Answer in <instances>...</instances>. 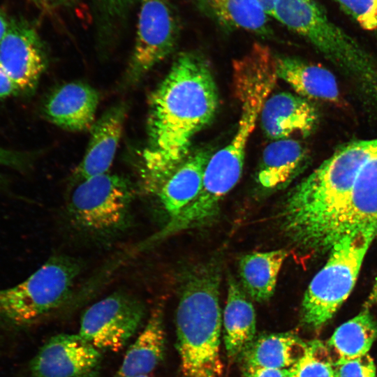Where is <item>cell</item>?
Segmentation results:
<instances>
[{
    "label": "cell",
    "instance_id": "obj_1",
    "mask_svg": "<svg viewBox=\"0 0 377 377\" xmlns=\"http://www.w3.org/2000/svg\"><path fill=\"white\" fill-rule=\"evenodd\" d=\"M218 106L217 87L206 60L197 53L180 54L150 97L142 154L147 192L156 194L186 158L193 138L213 119Z\"/></svg>",
    "mask_w": 377,
    "mask_h": 377
},
{
    "label": "cell",
    "instance_id": "obj_2",
    "mask_svg": "<svg viewBox=\"0 0 377 377\" xmlns=\"http://www.w3.org/2000/svg\"><path fill=\"white\" fill-rule=\"evenodd\" d=\"M376 144L375 138L343 145L288 193L281 226L298 249L310 254L327 252L329 236Z\"/></svg>",
    "mask_w": 377,
    "mask_h": 377
},
{
    "label": "cell",
    "instance_id": "obj_3",
    "mask_svg": "<svg viewBox=\"0 0 377 377\" xmlns=\"http://www.w3.org/2000/svg\"><path fill=\"white\" fill-rule=\"evenodd\" d=\"M277 79L276 57L265 45L255 43L248 53L234 61L233 86L240 105L238 126L230 142L207 163L198 196L202 205L220 206L239 182L248 142Z\"/></svg>",
    "mask_w": 377,
    "mask_h": 377
},
{
    "label": "cell",
    "instance_id": "obj_4",
    "mask_svg": "<svg viewBox=\"0 0 377 377\" xmlns=\"http://www.w3.org/2000/svg\"><path fill=\"white\" fill-rule=\"evenodd\" d=\"M220 284L216 262L196 265L182 279L175 318L182 377H223Z\"/></svg>",
    "mask_w": 377,
    "mask_h": 377
},
{
    "label": "cell",
    "instance_id": "obj_5",
    "mask_svg": "<svg viewBox=\"0 0 377 377\" xmlns=\"http://www.w3.org/2000/svg\"><path fill=\"white\" fill-rule=\"evenodd\" d=\"M271 16L304 38L377 108V61L313 0H276Z\"/></svg>",
    "mask_w": 377,
    "mask_h": 377
},
{
    "label": "cell",
    "instance_id": "obj_6",
    "mask_svg": "<svg viewBox=\"0 0 377 377\" xmlns=\"http://www.w3.org/2000/svg\"><path fill=\"white\" fill-rule=\"evenodd\" d=\"M376 237V229H362L332 246L326 263L304 293L301 320L305 326L319 330L334 316L353 290L366 253Z\"/></svg>",
    "mask_w": 377,
    "mask_h": 377
},
{
    "label": "cell",
    "instance_id": "obj_7",
    "mask_svg": "<svg viewBox=\"0 0 377 377\" xmlns=\"http://www.w3.org/2000/svg\"><path fill=\"white\" fill-rule=\"evenodd\" d=\"M80 271V264L71 257L52 256L24 281L0 289V320L24 326L60 307Z\"/></svg>",
    "mask_w": 377,
    "mask_h": 377
},
{
    "label": "cell",
    "instance_id": "obj_8",
    "mask_svg": "<svg viewBox=\"0 0 377 377\" xmlns=\"http://www.w3.org/2000/svg\"><path fill=\"white\" fill-rule=\"evenodd\" d=\"M134 190L125 177L106 172L84 179L73 190L68 212L80 230L105 235L124 228Z\"/></svg>",
    "mask_w": 377,
    "mask_h": 377
},
{
    "label": "cell",
    "instance_id": "obj_9",
    "mask_svg": "<svg viewBox=\"0 0 377 377\" xmlns=\"http://www.w3.org/2000/svg\"><path fill=\"white\" fill-rule=\"evenodd\" d=\"M145 305L124 292H115L82 314L78 334L98 350L116 352L133 337L145 317Z\"/></svg>",
    "mask_w": 377,
    "mask_h": 377
},
{
    "label": "cell",
    "instance_id": "obj_10",
    "mask_svg": "<svg viewBox=\"0 0 377 377\" xmlns=\"http://www.w3.org/2000/svg\"><path fill=\"white\" fill-rule=\"evenodd\" d=\"M179 31V20L168 0H142L128 81L138 82L165 59L175 48Z\"/></svg>",
    "mask_w": 377,
    "mask_h": 377
},
{
    "label": "cell",
    "instance_id": "obj_11",
    "mask_svg": "<svg viewBox=\"0 0 377 377\" xmlns=\"http://www.w3.org/2000/svg\"><path fill=\"white\" fill-rule=\"evenodd\" d=\"M0 63L20 93L33 92L45 71L47 57L36 29L25 20H10L8 32L0 43Z\"/></svg>",
    "mask_w": 377,
    "mask_h": 377
},
{
    "label": "cell",
    "instance_id": "obj_12",
    "mask_svg": "<svg viewBox=\"0 0 377 377\" xmlns=\"http://www.w3.org/2000/svg\"><path fill=\"white\" fill-rule=\"evenodd\" d=\"M99 350L78 334H60L45 343L30 364L32 377H100Z\"/></svg>",
    "mask_w": 377,
    "mask_h": 377
},
{
    "label": "cell",
    "instance_id": "obj_13",
    "mask_svg": "<svg viewBox=\"0 0 377 377\" xmlns=\"http://www.w3.org/2000/svg\"><path fill=\"white\" fill-rule=\"evenodd\" d=\"M369 228L377 230V144L362 166L351 194L329 236L327 251L343 236Z\"/></svg>",
    "mask_w": 377,
    "mask_h": 377
},
{
    "label": "cell",
    "instance_id": "obj_14",
    "mask_svg": "<svg viewBox=\"0 0 377 377\" xmlns=\"http://www.w3.org/2000/svg\"><path fill=\"white\" fill-rule=\"evenodd\" d=\"M260 119L265 135L276 140L295 134L309 135L317 125L318 116L308 99L298 94L279 92L267 98Z\"/></svg>",
    "mask_w": 377,
    "mask_h": 377
},
{
    "label": "cell",
    "instance_id": "obj_15",
    "mask_svg": "<svg viewBox=\"0 0 377 377\" xmlns=\"http://www.w3.org/2000/svg\"><path fill=\"white\" fill-rule=\"evenodd\" d=\"M126 111L124 104L116 105L94 123L86 152L73 175L77 184L108 172L122 134Z\"/></svg>",
    "mask_w": 377,
    "mask_h": 377
},
{
    "label": "cell",
    "instance_id": "obj_16",
    "mask_svg": "<svg viewBox=\"0 0 377 377\" xmlns=\"http://www.w3.org/2000/svg\"><path fill=\"white\" fill-rule=\"evenodd\" d=\"M97 91L88 84L73 82L56 89L43 107L46 118L62 128L82 131L91 128L98 104Z\"/></svg>",
    "mask_w": 377,
    "mask_h": 377
},
{
    "label": "cell",
    "instance_id": "obj_17",
    "mask_svg": "<svg viewBox=\"0 0 377 377\" xmlns=\"http://www.w3.org/2000/svg\"><path fill=\"white\" fill-rule=\"evenodd\" d=\"M212 154V149L205 147L190 153L158 190L156 195L168 221L178 216L198 195Z\"/></svg>",
    "mask_w": 377,
    "mask_h": 377
},
{
    "label": "cell",
    "instance_id": "obj_18",
    "mask_svg": "<svg viewBox=\"0 0 377 377\" xmlns=\"http://www.w3.org/2000/svg\"><path fill=\"white\" fill-rule=\"evenodd\" d=\"M163 311L159 304L151 311L142 330L128 348L114 377L149 375L165 355Z\"/></svg>",
    "mask_w": 377,
    "mask_h": 377
},
{
    "label": "cell",
    "instance_id": "obj_19",
    "mask_svg": "<svg viewBox=\"0 0 377 377\" xmlns=\"http://www.w3.org/2000/svg\"><path fill=\"white\" fill-rule=\"evenodd\" d=\"M278 78L288 84L306 99L339 102L340 94L337 80L327 69L302 59L276 57Z\"/></svg>",
    "mask_w": 377,
    "mask_h": 377
},
{
    "label": "cell",
    "instance_id": "obj_20",
    "mask_svg": "<svg viewBox=\"0 0 377 377\" xmlns=\"http://www.w3.org/2000/svg\"><path fill=\"white\" fill-rule=\"evenodd\" d=\"M303 145L295 139L276 140L264 149L256 180L265 191L285 187L299 172L306 158Z\"/></svg>",
    "mask_w": 377,
    "mask_h": 377
},
{
    "label": "cell",
    "instance_id": "obj_21",
    "mask_svg": "<svg viewBox=\"0 0 377 377\" xmlns=\"http://www.w3.org/2000/svg\"><path fill=\"white\" fill-rule=\"evenodd\" d=\"M223 323L225 348L228 357L233 359L242 355L253 341L256 316L251 302L232 277L228 281Z\"/></svg>",
    "mask_w": 377,
    "mask_h": 377
},
{
    "label": "cell",
    "instance_id": "obj_22",
    "mask_svg": "<svg viewBox=\"0 0 377 377\" xmlns=\"http://www.w3.org/2000/svg\"><path fill=\"white\" fill-rule=\"evenodd\" d=\"M288 252L286 249L253 252L239 260V274L246 293L255 301L265 302L274 295L280 270Z\"/></svg>",
    "mask_w": 377,
    "mask_h": 377
},
{
    "label": "cell",
    "instance_id": "obj_23",
    "mask_svg": "<svg viewBox=\"0 0 377 377\" xmlns=\"http://www.w3.org/2000/svg\"><path fill=\"white\" fill-rule=\"evenodd\" d=\"M306 342L292 332L263 334L242 353L244 365L288 369L303 355Z\"/></svg>",
    "mask_w": 377,
    "mask_h": 377
},
{
    "label": "cell",
    "instance_id": "obj_24",
    "mask_svg": "<svg viewBox=\"0 0 377 377\" xmlns=\"http://www.w3.org/2000/svg\"><path fill=\"white\" fill-rule=\"evenodd\" d=\"M200 8L219 24L265 35L269 15L258 0H195Z\"/></svg>",
    "mask_w": 377,
    "mask_h": 377
},
{
    "label": "cell",
    "instance_id": "obj_25",
    "mask_svg": "<svg viewBox=\"0 0 377 377\" xmlns=\"http://www.w3.org/2000/svg\"><path fill=\"white\" fill-rule=\"evenodd\" d=\"M376 339L377 322L364 308L338 327L327 343L337 355L335 364H339L368 354Z\"/></svg>",
    "mask_w": 377,
    "mask_h": 377
},
{
    "label": "cell",
    "instance_id": "obj_26",
    "mask_svg": "<svg viewBox=\"0 0 377 377\" xmlns=\"http://www.w3.org/2000/svg\"><path fill=\"white\" fill-rule=\"evenodd\" d=\"M142 0H89L99 37L114 36L127 22L131 11Z\"/></svg>",
    "mask_w": 377,
    "mask_h": 377
},
{
    "label": "cell",
    "instance_id": "obj_27",
    "mask_svg": "<svg viewBox=\"0 0 377 377\" xmlns=\"http://www.w3.org/2000/svg\"><path fill=\"white\" fill-rule=\"evenodd\" d=\"M286 373L288 377H337L335 362L319 340L306 342L303 355Z\"/></svg>",
    "mask_w": 377,
    "mask_h": 377
},
{
    "label": "cell",
    "instance_id": "obj_28",
    "mask_svg": "<svg viewBox=\"0 0 377 377\" xmlns=\"http://www.w3.org/2000/svg\"><path fill=\"white\" fill-rule=\"evenodd\" d=\"M341 9L367 31H377V0H336Z\"/></svg>",
    "mask_w": 377,
    "mask_h": 377
},
{
    "label": "cell",
    "instance_id": "obj_29",
    "mask_svg": "<svg viewBox=\"0 0 377 377\" xmlns=\"http://www.w3.org/2000/svg\"><path fill=\"white\" fill-rule=\"evenodd\" d=\"M337 377H376V367L370 355L335 364Z\"/></svg>",
    "mask_w": 377,
    "mask_h": 377
},
{
    "label": "cell",
    "instance_id": "obj_30",
    "mask_svg": "<svg viewBox=\"0 0 377 377\" xmlns=\"http://www.w3.org/2000/svg\"><path fill=\"white\" fill-rule=\"evenodd\" d=\"M244 377H288L286 369L244 365Z\"/></svg>",
    "mask_w": 377,
    "mask_h": 377
},
{
    "label": "cell",
    "instance_id": "obj_31",
    "mask_svg": "<svg viewBox=\"0 0 377 377\" xmlns=\"http://www.w3.org/2000/svg\"><path fill=\"white\" fill-rule=\"evenodd\" d=\"M19 93L18 87L0 63V98H4Z\"/></svg>",
    "mask_w": 377,
    "mask_h": 377
},
{
    "label": "cell",
    "instance_id": "obj_32",
    "mask_svg": "<svg viewBox=\"0 0 377 377\" xmlns=\"http://www.w3.org/2000/svg\"><path fill=\"white\" fill-rule=\"evenodd\" d=\"M0 165L21 168L25 165V158L19 152L0 147Z\"/></svg>",
    "mask_w": 377,
    "mask_h": 377
},
{
    "label": "cell",
    "instance_id": "obj_33",
    "mask_svg": "<svg viewBox=\"0 0 377 377\" xmlns=\"http://www.w3.org/2000/svg\"><path fill=\"white\" fill-rule=\"evenodd\" d=\"M75 0H43V5L51 8H62L71 6Z\"/></svg>",
    "mask_w": 377,
    "mask_h": 377
},
{
    "label": "cell",
    "instance_id": "obj_34",
    "mask_svg": "<svg viewBox=\"0 0 377 377\" xmlns=\"http://www.w3.org/2000/svg\"><path fill=\"white\" fill-rule=\"evenodd\" d=\"M377 303V278L376 279L371 290L367 297L364 304V308L369 309L371 306Z\"/></svg>",
    "mask_w": 377,
    "mask_h": 377
},
{
    "label": "cell",
    "instance_id": "obj_35",
    "mask_svg": "<svg viewBox=\"0 0 377 377\" xmlns=\"http://www.w3.org/2000/svg\"><path fill=\"white\" fill-rule=\"evenodd\" d=\"M10 25V20L4 14L0 13V43L6 36Z\"/></svg>",
    "mask_w": 377,
    "mask_h": 377
},
{
    "label": "cell",
    "instance_id": "obj_36",
    "mask_svg": "<svg viewBox=\"0 0 377 377\" xmlns=\"http://www.w3.org/2000/svg\"><path fill=\"white\" fill-rule=\"evenodd\" d=\"M265 11L271 16L272 11L276 0H258Z\"/></svg>",
    "mask_w": 377,
    "mask_h": 377
},
{
    "label": "cell",
    "instance_id": "obj_37",
    "mask_svg": "<svg viewBox=\"0 0 377 377\" xmlns=\"http://www.w3.org/2000/svg\"><path fill=\"white\" fill-rule=\"evenodd\" d=\"M132 377H149V375H139V376H135Z\"/></svg>",
    "mask_w": 377,
    "mask_h": 377
},
{
    "label": "cell",
    "instance_id": "obj_38",
    "mask_svg": "<svg viewBox=\"0 0 377 377\" xmlns=\"http://www.w3.org/2000/svg\"><path fill=\"white\" fill-rule=\"evenodd\" d=\"M38 3H43V0H35Z\"/></svg>",
    "mask_w": 377,
    "mask_h": 377
}]
</instances>
